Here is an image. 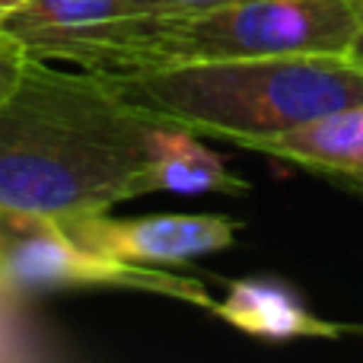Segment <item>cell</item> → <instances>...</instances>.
I'll list each match as a JSON object with an SVG mask.
<instances>
[{"instance_id":"obj_2","label":"cell","mask_w":363,"mask_h":363,"mask_svg":"<svg viewBox=\"0 0 363 363\" xmlns=\"http://www.w3.org/2000/svg\"><path fill=\"white\" fill-rule=\"evenodd\" d=\"M360 0H233L188 13H140L32 45L29 57L83 70H144L230 57H345Z\"/></svg>"},{"instance_id":"obj_7","label":"cell","mask_w":363,"mask_h":363,"mask_svg":"<svg viewBox=\"0 0 363 363\" xmlns=\"http://www.w3.org/2000/svg\"><path fill=\"white\" fill-rule=\"evenodd\" d=\"M213 315H220L236 332H245L262 341H294V338L328 341L345 335V325L315 315L309 306H303L300 296L290 287L274 281H262V277L233 281L223 300L213 303Z\"/></svg>"},{"instance_id":"obj_14","label":"cell","mask_w":363,"mask_h":363,"mask_svg":"<svg viewBox=\"0 0 363 363\" xmlns=\"http://www.w3.org/2000/svg\"><path fill=\"white\" fill-rule=\"evenodd\" d=\"M23 4H26V0H0V23H4L6 16H13V13H16Z\"/></svg>"},{"instance_id":"obj_1","label":"cell","mask_w":363,"mask_h":363,"mask_svg":"<svg viewBox=\"0 0 363 363\" xmlns=\"http://www.w3.org/2000/svg\"><path fill=\"white\" fill-rule=\"evenodd\" d=\"M153 128L106 74L29 57L0 106V207L70 220L150 194Z\"/></svg>"},{"instance_id":"obj_4","label":"cell","mask_w":363,"mask_h":363,"mask_svg":"<svg viewBox=\"0 0 363 363\" xmlns=\"http://www.w3.org/2000/svg\"><path fill=\"white\" fill-rule=\"evenodd\" d=\"M0 281L19 296L38 290L102 287L163 296L211 313L217 303L198 277L172 274L160 264L115 258L80 242L61 220L6 207H0Z\"/></svg>"},{"instance_id":"obj_6","label":"cell","mask_w":363,"mask_h":363,"mask_svg":"<svg viewBox=\"0 0 363 363\" xmlns=\"http://www.w3.org/2000/svg\"><path fill=\"white\" fill-rule=\"evenodd\" d=\"M242 150L300 166L313 176L363 194V102L328 112L290 131L252 138L242 144Z\"/></svg>"},{"instance_id":"obj_8","label":"cell","mask_w":363,"mask_h":363,"mask_svg":"<svg viewBox=\"0 0 363 363\" xmlns=\"http://www.w3.org/2000/svg\"><path fill=\"white\" fill-rule=\"evenodd\" d=\"M150 191L179 194H245L249 182L233 176L198 134L185 128L160 125L150 138Z\"/></svg>"},{"instance_id":"obj_13","label":"cell","mask_w":363,"mask_h":363,"mask_svg":"<svg viewBox=\"0 0 363 363\" xmlns=\"http://www.w3.org/2000/svg\"><path fill=\"white\" fill-rule=\"evenodd\" d=\"M345 57L363 70V0L357 4V29H354V38H351V45H347Z\"/></svg>"},{"instance_id":"obj_5","label":"cell","mask_w":363,"mask_h":363,"mask_svg":"<svg viewBox=\"0 0 363 363\" xmlns=\"http://www.w3.org/2000/svg\"><path fill=\"white\" fill-rule=\"evenodd\" d=\"M80 242L140 264H185L236 242L239 223L220 213H153L112 220L106 213L61 220Z\"/></svg>"},{"instance_id":"obj_12","label":"cell","mask_w":363,"mask_h":363,"mask_svg":"<svg viewBox=\"0 0 363 363\" xmlns=\"http://www.w3.org/2000/svg\"><path fill=\"white\" fill-rule=\"evenodd\" d=\"M147 13H188V10H204V6L233 4V0H140Z\"/></svg>"},{"instance_id":"obj_10","label":"cell","mask_w":363,"mask_h":363,"mask_svg":"<svg viewBox=\"0 0 363 363\" xmlns=\"http://www.w3.org/2000/svg\"><path fill=\"white\" fill-rule=\"evenodd\" d=\"M26 64H29V51H26V45L0 26V106H4L6 96L16 89Z\"/></svg>"},{"instance_id":"obj_9","label":"cell","mask_w":363,"mask_h":363,"mask_svg":"<svg viewBox=\"0 0 363 363\" xmlns=\"http://www.w3.org/2000/svg\"><path fill=\"white\" fill-rule=\"evenodd\" d=\"M140 13H147L140 0H26L0 26L10 35H16L29 51L45 38L93 29V26L140 16Z\"/></svg>"},{"instance_id":"obj_3","label":"cell","mask_w":363,"mask_h":363,"mask_svg":"<svg viewBox=\"0 0 363 363\" xmlns=\"http://www.w3.org/2000/svg\"><path fill=\"white\" fill-rule=\"evenodd\" d=\"M106 80L150 121L236 147L363 102V70L332 55L191 61Z\"/></svg>"},{"instance_id":"obj_11","label":"cell","mask_w":363,"mask_h":363,"mask_svg":"<svg viewBox=\"0 0 363 363\" xmlns=\"http://www.w3.org/2000/svg\"><path fill=\"white\" fill-rule=\"evenodd\" d=\"M26 347L19 338V294L0 281V360L23 357Z\"/></svg>"}]
</instances>
